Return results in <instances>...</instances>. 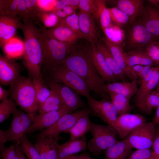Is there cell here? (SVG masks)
<instances>
[{
  "instance_id": "cell-31",
  "label": "cell",
  "mask_w": 159,
  "mask_h": 159,
  "mask_svg": "<svg viewBox=\"0 0 159 159\" xmlns=\"http://www.w3.org/2000/svg\"><path fill=\"white\" fill-rule=\"evenodd\" d=\"M51 90L49 96L44 102L39 105L37 111L39 113L57 110L65 106L59 95L54 91Z\"/></svg>"
},
{
  "instance_id": "cell-21",
  "label": "cell",
  "mask_w": 159,
  "mask_h": 159,
  "mask_svg": "<svg viewBox=\"0 0 159 159\" xmlns=\"http://www.w3.org/2000/svg\"><path fill=\"white\" fill-rule=\"evenodd\" d=\"M115 2L116 7L129 16V24L138 20L145 10V5L143 0H118Z\"/></svg>"
},
{
  "instance_id": "cell-15",
  "label": "cell",
  "mask_w": 159,
  "mask_h": 159,
  "mask_svg": "<svg viewBox=\"0 0 159 159\" xmlns=\"http://www.w3.org/2000/svg\"><path fill=\"white\" fill-rule=\"evenodd\" d=\"M70 113L65 106L57 110L40 113L36 117L26 134L37 130L42 131L52 125L64 115Z\"/></svg>"
},
{
  "instance_id": "cell-29",
  "label": "cell",
  "mask_w": 159,
  "mask_h": 159,
  "mask_svg": "<svg viewBox=\"0 0 159 159\" xmlns=\"http://www.w3.org/2000/svg\"><path fill=\"white\" fill-rule=\"evenodd\" d=\"M95 45L103 56L109 67L119 80L126 82V77L105 44L97 42Z\"/></svg>"
},
{
  "instance_id": "cell-7",
  "label": "cell",
  "mask_w": 159,
  "mask_h": 159,
  "mask_svg": "<svg viewBox=\"0 0 159 159\" xmlns=\"http://www.w3.org/2000/svg\"><path fill=\"white\" fill-rule=\"evenodd\" d=\"M125 38L124 47L127 52L145 51L152 42L159 39L152 35L138 20L126 27Z\"/></svg>"
},
{
  "instance_id": "cell-41",
  "label": "cell",
  "mask_w": 159,
  "mask_h": 159,
  "mask_svg": "<svg viewBox=\"0 0 159 159\" xmlns=\"http://www.w3.org/2000/svg\"><path fill=\"white\" fill-rule=\"evenodd\" d=\"M79 8L80 11L90 15L92 14L95 19L98 20L96 0H79Z\"/></svg>"
},
{
  "instance_id": "cell-54",
  "label": "cell",
  "mask_w": 159,
  "mask_h": 159,
  "mask_svg": "<svg viewBox=\"0 0 159 159\" xmlns=\"http://www.w3.org/2000/svg\"><path fill=\"white\" fill-rule=\"evenodd\" d=\"M16 149L18 155L19 156V159H26L25 155L20 149L19 144H16Z\"/></svg>"
},
{
  "instance_id": "cell-45",
  "label": "cell",
  "mask_w": 159,
  "mask_h": 159,
  "mask_svg": "<svg viewBox=\"0 0 159 159\" xmlns=\"http://www.w3.org/2000/svg\"><path fill=\"white\" fill-rule=\"evenodd\" d=\"M0 151L2 159H19L16 145L7 148L5 145H0Z\"/></svg>"
},
{
  "instance_id": "cell-4",
  "label": "cell",
  "mask_w": 159,
  "mask_h": 159,
  "mask_svg": "<svg viewBox=\"0 0 159 159\" xmlns=\"http://www.w3.org/2000/svg\"><path fill=\"white\" fill-rule=\"evenodd\" d=\"M10 93L16 104L26 113L37 111L39 105L31 78L20 76L10 85Z\"/></svg>"
},
{
  "instance_id": "cell-20",
  "label": "cell",
  "mask_w": 159,
  "mask_h": 159,
  "mask_svg": "<svg viewBox=\"0 0 159 159\" xmlns=\"http://www.w3.org/2000/svg\"><path fill=\"white\" fill-rule=\"evenodd\" d=\"M18 16L0 15V47L15 35L21 22Z\"/></svg>"
},
{
  "instance_id": "cell-56",
  "label": "cell",
  "mask_w": 159,
  "mask_h": 159,
  "mask_svg": "<svg viewBox=\"0 0 159 159\" xmlns=\"http://www.w3.org/2000/svg\"><path fill=\"white\" fill-rule=\"evenodd\" d=\"M149 4L159 10V0H148Z\"/></svg>"
},
{
  "instance_id": "cell-28",
  "label": "cell",
  "mask_w": 159,
  "mask_h": 159,
  "mask_svg": "<svg viewBox=\"0 0 159 159\" xmlns=\"http://www.w3.org/2000/svg\"><path fill=\"white\" fill-rule=\"evenodd\" d=\"M124 56L126 62L130 67L138 65L151 67L155 65L145 51L134 50L125 52Z\"/></svg>"
},
{
  "instance_id": "cell-47",
  "label": "cell",
  "mask_w": 159,
  "mask_h": 159,
  "mask_svg": "<svg viewBox=\"0 0 159 159\" xmlns=\"http://www.w3.org/2000/svg\"><path fill=\"white\" fill-rule=\"evenodd\" d=\"M56 0H37V4L40 10L45 11H55V3Z\"/></svg>"
},
{
  "instance_id": "cell-35",
  "label": "cell",
  "mask_w": 159,
  "mask_h": 159,
  "mask_svg": "<svg viewBox=\"0 0 159 159\" xmlns=\"http://www.w3.org/2000/svg\"><path fill=\"white\" fill-rule=\"evenodd\" d=\"M32 80L37 100L39 105L44 102L49 96L51 90L46 86L43 78L34 79Z\"/></svg>"
},
{
  "instance_id": "cell-42",
  "label": "cell",
  "mask_w": 159,
  "mask_h": 159,
  "mask_svg": "<svg viewBox=\"0 0 159 159\" xmlns=\"http://www.w3.org/2000/svg\"><path fill=\"white\" fill-rule=\"evenodd\" d=\"M60 24L65 26L82 35L79 27L78 13L76 12L65 18H62Z\"/></svg>"
},
{
  "instance_id": "cell-34",
  "label": "cell",
  "mask_w": 159,
  "mask_h": 159,
  "mask_svg": "<svg viewBox=\"0 0 159 159\" xmlns=\"http://www.w3.org/2000/svg\"><path fill=\"white\" fill-rule=\"evenodd\" d=\"M96 1L97 7L98 20L104 31L112 25L110 13L106 7L105 1L96 0Z\"/></svg>"
},
{
  "instance_id": "cell-46",
  "label": "cell",
  "mask_w": 159,
  "mask_h": 159,
  "mask_svg": "<svg viewBox=\"0 0 159 159\" xmlns=\"http://www.w3.org/2000/svg\"><path fill=\"white\" fill-rule=\"evenodd\" d=\"M27 7V19L35 20L36 15L40 9L37 0H26Z\"/></svg>"
},
{
  "instance_id": "cell-50",
  "label": "cell",
  "mask_w": 159,
  "mask_h": 159,
  "mask_svg": "<svg viewBox=\"0 0 159 159\" xmlns=\"http://www.w3.org/2000/svg\"><path fill=\"white\" fill-rule=\"evenodd\" d=\"M63 159H94L87 153L84 152L79 155H69Z\"/></svg>"
},
{
  "instance_id": "cell-6",
  "label": "cell",
  "mask_w": 159,
  "mask_h": 159,
  "mask_svg": "<svg viewBox=\"0 0 159 159\" xmlns=\"http://www.w3.org/2000/svg\"><path fill=\"white\" fill-rule=\"evenodd\" d=\"M50 80L67 86L78 95L87 99L91 96L89 87L85 81L72 71L60 64L47 70Z\"/></svg>"
},
{
  "instance_id": "cell-17",
  "label": "cell",
  "mask_w": 159,
  "mask_h": 159,
  "mask_svg": "<svg viewBox=\"0 0 159 159\" xmlns=\"http://www.w3.org/2000/svg\"><path fill=\"white\" fill-rule=\"evenodd\" d=\"M20 65L13 59L0 54V82L3 85H10L20 76Z\"/></svg>"
},
{
  "instance_id": "cell-5",
  "label": "cell",
  "mask_w": 159,
  "mask_h": 159,
  "mask_svg": "<svg viewBox=\"0 0 159 159\" xmlns=\"http://www.w3.org/2000/svg\"><path fill=\"white\" fill-rule=\"evenodd\" d=\"M92 137L87 144L90 152L95 156L100 155L119 141L118 134L111 126L97 124L91 122L89 131Z\"/></svg>"
},
{
  "instance_id": "cell-59",
  "label": "cell",
  "mask_w": 159,
  "mask_h": 159,
  "mask_svg": "<svg viewBox=\"0 0 159 159\" xmlns=\"http://www.w3.org/2000/svg\"><path fill=\"white\" fill-rule=\"evenodd\" d=\"M156 159H159V158H157Z\"/></svg>"
},
{
  "instance_id": "cell-23",
  "label": "cell",
  "mask_w": 159,
  "mask_h": 159,
  "mask_svg": "<svg viewBox=\"0 0 159 159\" xmlns=\"http://www.w3.org/2000/svg\"><path fill=\"white\" fill-rule=\"evenodd\" d=\"M34 145L42 159H57L58 146L57 141L45 137H37Z\"/></svg>"
},
{
  "instance_id": "cell-13",
  "label": "cell",
  "mask_w": 159,
  "mask_h": 159,
  "mask_svg": "<svg viewBox=\"0 0 159 159\" xmlns=\"http://www.w3.org/2000/svg\"><path fill=\"white\" fill-rule=\"evenodd\" d=\"M47 84L51 90L54 91L59 95L71 113L86 106L85 103L78 94L66 85L49 80L47 81Z\"/></svg>"
},
{
  "instance_id": "cell-12",
  "label": "cell",
  "mask_w": 159,
  "mask_h": 159,
  "mask_svg": "<svg viewBox=\"0 0 159 159\" xmlns=\"http://www.w3.org/2000/svg\"><path fill=\"white\" fill-rule=\"evenodd\" d=\"M140 86L135 95V106L141 110L148 95L159 82V66L154 67L153 72H149L143 74L140 78Z\"/></svg>"
},
{
  "instance_id": "cell-22",
  "label": "cell",
  "mask_w": 159,
  "mask_h": 159,
  "mask_svg": "<svg viewBox=\"0 0 159 159\" xmlns=\"http://www.w3.org/2000/svg\"><path fill=\"white\" fill-rule=\"evenodd\" d=\"M154 36L159 39V10L149 3L138 19Z\"/></svg>"
},
{
  "instance_id": "cell-18",
  "label": "cell",
  "mask_w": 159,
  "mask_h": 159,
  "mask_svg": "<svg viewBox=\"0 0 159 159\" xmlns=\"http://www.w3.org/2000/svg\"><path fill=\"white\" fill-rule=\"evenodd\" d=\"M78 13L80 29L84 38L91 44H95L100 37L95 19L90 14L81 11Z\"/></svg>"
},
{
  "instance_id": "cell-38",
  "label": "cell",
  "mask_w": 159,
  "mask_h": 159,
  "mask_svg": "<svg viewBox=\"0 0 159 159\" xmlns=\"http://www.w3.org/2000/svg\"><path fill=\"white\" fill-rule=\"evenodd\" d=\"M19 0H0V15L18 16Z\"/></svg>"
},
{
  "instance_id": "cell-26",
  "label": "cell",
  "mask_w": 159,
  "mask_h": 159,
  "mask_svg": "<svg viewBox=\"0 0 159 159\" xmlns=\"http://www.w3.org/2000/svg\"><path fill=\"white\" fill-rule=\"evenodd\" d=\"M87 148L85 137L69 139L62 144H59L57 159H63L67 156L85 151Z\"/></svg>"
},
{
  "instance_id": "cell-19",
  "label": "cell",
  "mask_w": 159,
  "mask_h": 159,
  "mask_svg": "<svg viewBox=\"0 0 159 159\" xmlns=\"http://www.w3.org/2000/svg\"><path fill=\"white\" fill-rule=\"evenodd\" d=\"M101 39L107 47L126 77L131 81L134 80L139 81V78L131 67L127 64L125 58V52L119 44L112 42L106 37L101 38Z\"/></svg>"
},
{
  "instance_id": "cell-8",
  "label": "cell",
  "mask_w": 159,
  "mask_h": 159,
  "mask_svg": "<svg viewBox=\"0 0 159 159\" xmlns=\"http://www.w3.org/2000/svg\"><path fill=\"white\" fill-rule=\"evenodd\" d=\"M89 112H90V110L88 107L74 113L66 114L52 125L42 131L38 135L37 137H47L58 141L62 132L71 128L81 116Z\"/></svg>"
},
{
  "instance_id": "cell-25",
  "label": "cell",
  "mask_w": 159,
  "mask_h": 159,
  "mask_svg": "<svg viewBox=\"0 0 159 159\" xmlns=\"http://www.w3.org/2000/svg\"><path fill=\"white\" fill-rule=\"evenodd\" d=\"M49 36L62 43L74 44L77 41L84 38L81 34L62 25L47 29Z\"/></svg>"
},
{
  "instance_id": "cell-33",
  "label": "cell",
  "mask_w": 159,
  "mask_h": 159,
  "mask_svg": "<svg viewBox=\"0 0 159 159\" xmlns=\"http://www.w3.org/2000/svg\"><path fill=\"white\" fill-rule=\"evenodd\" d=\"M111 102L116 108L118 115L129 113L133 109L130 103V100L121 95L113 93H108Z\"/></svg>"
},
{
  "instance_id": "cell-10",
  "label": "cell",
  "mask_w": 159,
  "mask_h": 159,
  "mask_svg": "<svg viewBox=\"0 0 159 159\" xmlns=\"http://www.w3.org/2000/svg\"><path fill=\"white\" fill-rule=\"evenodd\" d=\"M87 99L90 114L100 118L116 130V122L118 115L111 101L105 99L96 100L91 96Z\"/></svg>"
},
{
  "instance_id": "cell-1",
  "label": "cell",
  "mask_w": 159,
  "mask_h": 159,
  "mask_svg": "<svg viewBox=\"0 0 159 159\" xmlns=\"http://www.w3.org/2000/svg\"><path fill=\"white\" fill-rule=\"evenodd\" d=\"M72 71L86 83L91 91L93 90L102 99L110 100L103 90L105 81L97 72L88 53L87 47L76 48L59 64Z\"/></svg>"
},
{
  "instance_id": "cell-57",
  "label": "cell",
  "mask_w": 159,
  "mask_h": 159,
  "mask_svg": "<svg viewBox=\"0 0 159 159\" xmlns=\"http://www.w3.org/2000/svg\"><path fill=\"white\" fill-rule=\"evenodd\" d=\"M159 83H158V85L157 87H159Z\"/></svg>"
},
{
  "instance_id": "cell-11",
  "label": "cell",
  "mask_w": 159,
  "mask_h": 159,
  "mask_svg": "<svg viewBox=\"0 0 159 159\" xmlns=\"http://www.w3.org/2000/svg\"><path fill=\"white\" fill-rule=\"evenodd\" d=\"M36 112L28 113L18 109L13 114L10 126L7 130L12 141L19 144L20 140L34 121Z\"/></svg>"
},
{
  "instance_id": "cell-9",
  "label": "cell",
  "mask_w": 159,
  "mask_h": 159,
  "mask_svg": "<svg viewBox=\"0 0 159 159\" xmlns=\"http://www.w3.org/2000/svg\"><path fill=\"white\" fill-rule=\"evenodd\" d=\"M156 125L153 122L144 123L131 132L125 138L137 149L152 148Z\"/></svg>"
},
{
  "instance_id": "cell-2",
  "label": "cell",
  "mask_w": 159,
  "mask_h": 159,
  "mask_svg": "<svg viewBox=\"0 0 159 159\" xmlns=\"http://www.w3.org/2000/svg\"><path fill=\"white\" fill-rule=\"evenodd\" d=\"M20 23L19 27L24 37L23 62L30 78L32 79L43 78L41 69L43 52L39 28L34 21L26 19Z\"/></svg>"
},
{
  "instance_id": "cell-52",
  "label": "cell",
  "mask_w": 159,
  "mask_h": 159,
  "mask_svg": "<svg viewBox=\"0 0 159 159\" xmlns=\"http://www.w3.org/2000/svg\"><path fill=\"white\" fill-rule=\"evenodd\" d=\"M9 92L3 88L1 85H0V100L1 101L5 99H8Z\"/></svg>"
},
{
  "instance_id": "cell-30",
  "label": "cell",
  "mask_w": 159,
  "mask_h": 159,
  "mask_svg": "<svg viewBox=\"0 0 159 159\" xmlns=\"http://www.w3.org/2000/svg\"><path fill=\"white\" fill-rule=\"evenodd\" d=\"M90 112L81 116L71 128L65 132L70 134V140L77 139L85 137L86 133L90 131L91 121L89 118Z\"/></svg>"
},
{
  "instance_id": "cell-51",
  "label": "cell",
  "mask_w": 159,
  "mask_h": 159,
  "mask_svg": "<svg viewBox=\"0 0 159 159\" xmlns=\"http://www.w3.org/2000/svg\"><path fill=\"white\" fill-rule=\"evenodd\" d=\"M64 5L70 6L75 10L79 8V0H61Z\"/></svg>"
},
{
  "instance_id": "cell-3",
  "label": "cell",
  "mask_w": 159,
  "mask_h": 159,
  "mask_svg": "<svg viewBox=\"0 0 159 159\" xmlns=\"http://www.w3.org/2000/svg\"><path fill=\"white\" fill-rule=\"evenodd\" d=\"M40 38L43 58L42 68L45 71L60 64L76 48L74 44L62 43L49 35L47 29L39 24Z\"/></svg>"
},
{
  "instance_id": "cell-49",
  "label": "cell",
  "mask_w": 159,
  "mask_h": 159,
  "mask_svg": "<svg viewBox=\"0 0 159 159\" xmlns=\"http://www.w3.org/2000/svg\"><path fill=\"white\" fill-rule=\"evenodd\" d=\"M9 141H12V140L8 130H0V145H4Z\"/></svg>"
},
{
  "instance_id": "cell-27",
  "label": "cell",
  "mask_w": 159,
  "mask_h": 159,
  "mask_svg": "<svg viewBox=\"0 0 159 159\" xmlns=\"http://www.w3.org/2000/svg\"><path fill=\"white\" fill-rule=\"evenodd\" d=\"M132 148L127 140L125 139L107 150L104 159H127Z\"/></svg>"
},
{
  "instance_id": "cell-36",
  "label": "cell",
  "mask_w": 159,
  "mask_h": 159,
  "mask_svg": "<svg viewBox=\"0 0 159 159\" xmlns=\"http://www.w3.org/2000/svg\"><path fill=\"white\" fill-rule=\"evenodd\" d=\"M112 21L120 28L126 27L129 24L130 18L124 12L116 7L108 8Z\"/></svg>"
},
{
  "instance_id": "cell-32",
  "label": "cell",
  "mask_w": 159,
  "mask_h": 159,
  "mask_svg": "<svg viewBox=\"0 0 159 159\" xmlns=\"http://www.w3.org/2000/svg\"><path fill=\"white\" fill-rule=\"evenodd\" d=\"M61 19L54 12L39 9L36 15L35 20L40 21L44 28L49 29L59 25Z\"/></svg>"
},
{
  "instance_id": "cell-48",
  "label": "cell",
  "mask_w": 159,
  "mask_h": 159,
  "mask_svg": "<svg viewBox=\"0 0 159 159\" xmlns=\"http://www.w3.org/2000/svg\"><path fill=\"white\" fill-rule=\"evenodd\" d=\"M152 148L156 158H159V125H156L155 135Z\"/></svg>"
},
{
  "instance_id": "cell-16",
  "label": "cell",
  "mask_w": 159,
  "mask_h": 159,
  "mask_svg": "<svg viewBox=\"0 0 159 159\" xmlns=\"http://www.w3.org/2000/svg\"><path fill=\"white\" fill-rule=\"evenodd\" d=\"M87 49L97 72L103 79L105 81L112 82L119 80L109 67L103 56L98 50L95 44H91L90 46Z\"/></svg>"
},
{
  "instance_id": "cell-37",
  "label": "cell",
  "mask_w": 159,
  "mask_h": 159,
  "mask_svg": "<svg viewBox=\"0 0 159 159\" xmlns=\"http://www.w3.org/2000/svg\"><path fill=\"white\" fill-rule=\"evenodd\" d=\"M19 146L28 159H42L34 145L29 140L26 134L21 138Z\"/></svg>"
},
{
  "instance_id": "cell-14",
  "label": "cell",
  "mask_w": 159,
  "mask_h": 159,
  "mask_svg": "<svg viewBox=\"0 0 159 159\" xmlns=\"http://www.w3.org/2000/svg\"><path fill=\"white\" fill-rule=\"evenodd\" d=\"M146 120L138 114L127 113L118 116L116 130L120 138H126L131 132L145 122Z\"/></svg>"
},
{
  "instance_id": "cell-53",
  "label": "cell",
  "mask_w": 159,
  "mask_h": 159,
  "mask_svg": "<svg viewBox=\"0 0 159 159\" xmlns=\"http://www.w3.org/2000/svg\"><path fill=\"white\" fill-rule=\"evenodd\" d=\"M63 10L67 16L76 13L75 10L71 7L65 5Z\"/></svg>"
},
{
  "instance_id": "cell-44",
  "label": "cell",
  "mask_w": 159,
  "mask_h": 159,
  "mask_svg": "<svg viewBox=\"0 0 159 159\" xmlns=\"http://www.w3.org/2000/svg\"><path fill=\"white\" fill-rule=\"evenodd\" d=\"M147 53L155 65L159 66V39L152 42L146 49Z\"/></svg>"
},
{
  "instance_id": "cell-58",
  "label": "cell",
  "mask_w": 159,
  "mask_h": 159,
  "mask_svg": "<svg viewBox=\"0 0 159 159\" xmlns=\"http://www.w3.org/2000/svg\"><path fill=\"white\" fill-rule=\"evenodd\" d=\"M157 88L159 89V86L157 87Z\"/></svg>"
},
{
  "instance_id": "cell-60",
  "label": "cell",
  "mask_w": 159,
  "mask_h": 159,
  "mask_svg": "<svg viewBox=\"0 0 159 159\" xmlns=\"http://www.w3.org/2000/svg\"></svg>"
},
{
  "instance_id": "cell-39",
  "label": "cell",
  "mask_w": 159,
  "mask_h": 159,
  "mask_svg": "<svg viewBox=\"0 0 159 159\" xmlns=\"http://www.w3.org/2000/svg\"><path fill=\"white\" fill-rule=\"evenodd\" d=\"M159 107V89L151 92L146 97L141 109L148 114H150L153 109Z\"/></svg>"
},
{
  "instance_id": "cell-55",
  "label": "cell",
  "mask_w": 159,
  "mask_h": 159,
  "mask_svg": "<svg viewBox=\"0 0 159 159\" xmlns=\"http://www.w3.org/2000/svg\"><path fill=\"white\" fill-rule=\"evenodd\" d=\"M153 122L156 125H159V107L156 109L155 116L153 120Z\"/></svg>"
},
{
  "instance_id": "cell-43",
  "label": "cell",
  "mask_w": 159,
  "mask_h": 159,
  "mask_svg": "<svg viewBox=\"0 0 159 159\" xmlns=\"http://www.w3.org/2000/svg\"><path fill=\"white\" fill-rule=\"evenodd\" d=\"M151 148L137 149L130 155L127 159H156Z\"/></svg>"
},
{
  "instance_id": "cell-40",
  "label": "cell",
  "mask_w": 159,
  "mask_h": 159,
  "mask_svg": "<svg viewBox=\"0 0 159 159\" xmlns=\"http://www.w3.org/2000/svg\"><path fill=\"white\" fill-rule=\"evenodd\" d=\"M17 110L15 104L11 100L6 99L0 103V123L8 119Z\"/></svg>"
},
{
  "instance_id": "cell-24",
  "label": "cell",
  "mask_w": 159,
  "mask_h": 159,
  "mask_svg": "<svg viewBox=\"0 0 159 159\" xmlns=\"http://www.w3.org/2000/svg\"><path fill=\"white\" fill-rule=\"evenodd\" d=\"M138 81L134 80L130 82H115L105 84L103 87V91L106 93H113L124 96L129 100L137 93L138 88Z\"/></svg>"
}]
</instances>
